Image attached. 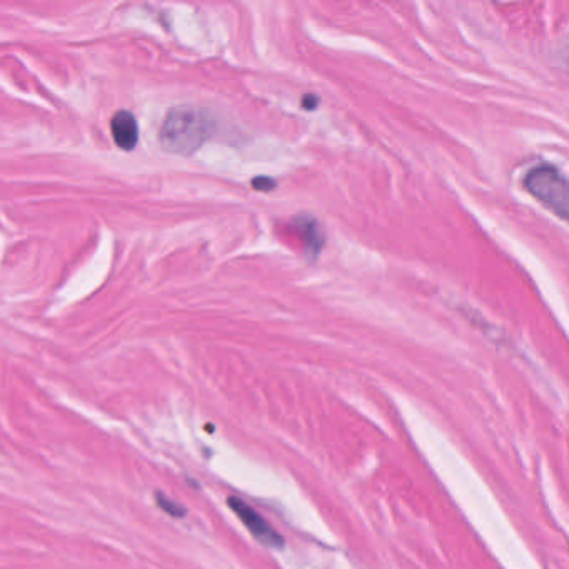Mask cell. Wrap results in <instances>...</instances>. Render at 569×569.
Returning a JSON list of instances; mask_svg holds the SVG:
<instances>
[{"label":"cell","mask_w":569,"mask_h":569,"mask_svg":"<svg viewBox=\"0 0 569 569\" xmlns=\"http://www.w3.org/2000/svg\"><path fill=\"white\" fill-rule=\"evenodd\" d=\"M214 132V121L201 109L179 106L166 116L159 131V142L164 151L191 156L209 141Z\"/></svg>","instance_id":"6da1fadb"},{"label":"cell","mask_w":569,"mask_h":569,"mask_svg":"<svg viewBox=\"0 0 569 569\" xmlns=\"http://www.w3.org/2000/svg\"><path fill=\"white\" fill-rule=\"evenodd\" d=\"M525 188L532 198L555 212L558 218H568L569 192L565 176L551 164H539L526 174Z\"/></svg>","instance_id":"7a4b0ae2"},{"label":"cell","mask_w":569,"mask_h":569,"mask_svg":"<svg viewBox=\"0 0 569 569\" xmlns=\"http://www.w3.org/2000/svg\"><path fill=\"white\" fill-rule=\"evenodd\" d=\"M229 508L234 511V515L241 519L242 525L248 528V531L258 539L261 545L268 546L272 549H281L284 546V539L278 531L271 528L268 521L262 516H259L248 502L239 498L228 499Z\"/></svg>","instance_id":"3957f363"},{"label":"cell","mask_w":569,"mask_h":569,"mask_svg":"<svg viewBox=\"0 0 569 569\" xmlns=\"http://www.w3.org/2000/svg\"><path fill=\"white\" fill-rule=\"evenodd\" d=\"M112 139L122 151H132L139 142V124L134 114L129 111H119L111 119Z\"/></svg>","instance_id":"277c9868"},{"label":"cell","mask_w":569,"mask_h":569,"mask_svg":"<svg viewBox=\"0 0 569 569\" xmlns=\"http://www.w3.org/2000/svg\"><path fill=\"white\" fill-rule=\"evenodd\" d=\"M298 229L305 236L306 248H308L309 254L318 256L322 246H325V238H322L318 221L302 216V218L298 219Z\"/></svg>","instance_id":"5b68a950"},{"label":"cell","mask_w":569,"mask_h":569,"mask_svg":"<svg viewBox=\"0 0 569 569\" xmlns=\"http://www.w3.org/2000/svg\"><path fill=\"white\" fill-rule=\"evenodd\" d=\"M156 499H158L159 508L164 509L169 516H174V518H184L186 509L184 506L179 505V502L172 501L168 496L161 495L158 492L156 495Z\"/></svg>","instance_id":"8992f818"},{"label":"cell","mask_w":569,"mask_h":569,"mask_svg":"<svg viewBox=\"0 0 569 569\" xmlns=\"http://www.w3.org/2000/svg\"><path fill=\"white\" fill-rule=\"evenodd\" d=\"M252 186H254L256 191L268 192L272 191V189H274L276 186H278V182H276L274 179L259 178L252 181Z\"/></svg>","instance_id":"52a82bcc"},{"label":"cell","mask_w":569,"mask_h":569,"mask_svg":"<svg viewBox=\"0 0 569 569\" xmlns=\"http://www.w3.org/2000/svg\"><path fill=\"white\" fill-rule=\"evenodd\" d=\"M318 104L319 99L312 94L305 96L301 101L302 109H306V111H315V109H318Z\"/></svg>","instance_id":"ba28073f"}]
</instances>
